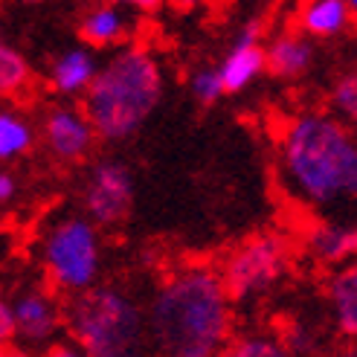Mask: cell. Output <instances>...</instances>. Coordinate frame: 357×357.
<instances>
[{
  "mask_svg": "<svg viewBox=\"0 0 357 357\" xmlns=\"http://www.w3.org/2000/svg\"><path fill=\"white\" fill-rule=\"evenodd\" d=\"M305 247L319 264L328 267L349 264V259H354L357 250V229L354 224L346 221H319L308 229Z\"/></svg>",
  "mask_w": 357,
  "mask_h": 357,
  "instance_id": "obj_15",
  "label": "cell"
},
{
  "mask_svg": "<svg viewBox=\"0 0 357 357\" xmlns=\"http://www.w3.org/2000/svg\"><path fill=\"white\" fill-rule=\"evenodd\" d=\"M134 29L137 24L131 12L114 3H105V0H96L93 6H87L76 24L82 44L91 50H116L134 38Z\"/></svg>",
  "mask_w": 357,
  "mask_h": 357,
  "instance_id": "obj_11",
  "label": "cell"
},
{
  "mask_svg": "<svg viewBox=\"0 0 357 357\" xmlns=\"http://www.w3.org/2000/svg\"><path fill=\"white\" fill-rule=\"evenodd\" d=\"M218 67L224 93H244L250 84L264 76V41H261V21H247L236 41L229 44Z\"/></svg>",
  "mask_w": 357,
  "mask_h": 357,
  "instance_id": "obj_10",
  "label": "cell"
},
{
  "mask_svg": "<svg viewBox=\"0 0 357 357\" xmlns=\"http://www.w3.org/2000/svg\"><path fill=\"white\" fill-rule=\"evenodd\" d=\"M189 93L198 105H204V108L215 105L224 96V84H221V76H218V67L215 64L195 67L189 73Z\"/></svg>",
  "mask_w": 357,
  "mask_h": 357,
  "instance_id": "obj_20",
  "label": "cell"
},
{
  "mask_svg": "<svg viewBox=\"0 0 357 357\" xmlns=\"http://www.w3.org/2000/svg\"><path fill=\"white\" fill-rule=\"evenodd\" d=\"M154 357H215L233 343V299L218 267L189 261L174 267L146 305Z\"/></svg>",
  "mask_w": 357,
  "mask_h": 357,
  "instance_id": "obj_1",
  "label": "cell"
},
{
  "mask_svg": "<svg viewBox=\"0 0 357 357\" xmlns=\"http://www.w3.org/2000/svg\"><path fill=\"white\" fill-rule=\"evenodd\" d=\"M64 328L87 357H154L146 308L116 284H93L70 296Z\"/></svg>",
  "mask_w": 357,
  "mask_h": 357,
  "instance_id": "obj_4",
  "label": "cell"
},
{
  "mask_svg": "<svg viewBox=\"0 0 357 357\" xmlns=\"http://www.w3.org/2000/svg\"><path fill=\"white\" fill-rule=\"evenodd\" d=\"M32 82L26 56L9 41H0V99H17Z\"/></svg>",
  "mask_w": 357,
  "mask_h": 357,
  "instance_id": "obj_18",
  "label": "cell"
},
{
  "mask_svg": "<svg viewBox=\"0 0 357 357\" xmlns=\"http://www.w3.org/2000/svg\"><path fill=\"white\" fill-rule=\"evenodd\" d=\"M96 70H99V59H96V52L91 47H67L61 50L56 59H52L50 64V87L56 91L59 96H70V99H76L87 91V84L93 82L96 76Z\"/></svg>",
  "mask_w": 357,
  "mask_h": 357,
  "instance_id": "obj_14",
  "label": "cell"
},
{
  "mask_svg": "<svg viewBox=\"0 0 357 357\" xmlns=\"http://www.w3.org/2000/svg\"><path fill=\"white\" fill-rule=\"evenodd\" d=\"M331 111L343 122H354L357 116V76L343 73L331 87Z\"/></svg>",
  "mask_w": 357,
  "mask_h": 357,
  "instance_id": "obj_21",
  "label": "cell"
},
{
  "mask_svg": "<svg viewBox=\"0 0 357 357\" xmlns=\"http://www.w3.org/2000/svg\"><path fill=\"white\" fill-rule=\"evenodd\" d=\"M328 302L334 323L343 337L357 334V267L354 264H340L331 279H328Z\"/></svg>",
  "mask_w": 357,
  "mask_h": 357,
  "instance_id": "obj_16",
  "label": "cell"
},
{
  "mask_svg": "<svg viewBox=\"0 0 357 357\" xmlns=\"http://www.w3.org/2000/svg\"><path fill=\"white\" fill-rule=\"evenodd\" d=\"M15 340L26 346H50L59 340L64 331V302L61 294L41 284H29V288L17 291L15 299H9Z\"/></svg>",
  "mask_w": 357,
  "mask_h": 357,
  "instance_id": "obj_9",
  "label": "cell"
},
{
  "mask_svg": "<svg viewBox=\"0 0 357 357\" xmlns=\"http://www.w3.org/2000/svg\"><path fill=\"white\" fill-rule=\"evenodd\" d=\"M102 229L84 212H64L50 221L38 238V261L50 288L61 296H76L99 284L102 276Z\"/></svg>",
  "mask_w": 357,
  "mask_h": 357,
  "instance_id": "obj_5",
  "label": "cell"
},
{
  "mask_svg": "<svg viewBox=\"0 0 357 357\" xmlns=\"http://www.w3.org/2000/svg\"><path fill=\"white\" fill-rule=\"evenodd\" d=\"M21 177H17L15 172L9 169H0V212H6L17 204V198H21Z\"/></svg>",
  "mask_w": 357,
  "mask_h": 357,
  "instance_id": "obj_22",
  "label": "cell"
},
{
  "mask_svg": "<svg viewBox=\"0 0 357 357\" xmlns=\"http://www.w3.org/2000/svg\"><path fill=\"white\" fill-rule=\"evenodd\" d=\"M354 9L346 0H302L296 12V29L311 41H334L351 29Z\"/></svg>",
  "mask_w": 357,
  "mask_h": 357,
  "instance_id": "obj_13",
  "label": "cell"
},
{
  "mask_svg": "<svg viewBox=\"0 0 357 357\" xmlns=\"http://www.w3.org/2000/svg\"><path fill=\"white\" fill-rule=\"evenodd\" d=\"M279 183L305 209L346 206L357 195V142L349 122L305 111L284 122L276 142Z\"/></svg>",
  "mask_w": 357,
  "mask_h": 357,
  "instance_id": "obj_2",
  "label": "cell"
},
{
  "mask_svg": "<svg viewBox=\"0 0 357 357\" xmlns=\"http://www.w3.org/2000/svg\"><path fill=\"white\" fill-rule=\"evenodd\" d=\"M291 247L276 233H256L227 253L218 273L233 302H250L264 296L288 273Z\"/></svg>",
  "mask_w": 357,
  "mask_h": 357,
  "instance_id": "obj_6",
  "label": "cell"
},
{
  "mask_svg": "<svg viewBox=\"0 0 357 357\" xmlns=\"http://www.w3.org/2000/svg\"><path fill=\"white\" fill-rule=\"evenodd\" d=\"M41 357H87V354H84V349H82L79 343H73V340H56V343L44 346Z\"/></svg>",
  "mask_w": 357,
  "mask_h": 357,
  "instance_id": "obj_23",
  "label": "cell"
},
{
  "mask_svg": "<svg viewBox=\"0 0 357 357\" xmlns=\"http://www.w3.org/2000/svg\"><path fill=\"white\" fill-rule=\"evenodd\" d=\"M38 139L59 166H79L96 149V131L79 105L59 102L50 105L41 116Z\"/></svg>",
  "mask_w": 357,
  "mask_h": 357,
  "instance_id": "obj_8",
  "label": "cell"
},
{
  "mask_svg": "<svg viewBox=\"0 0 357 357\" xmlns=\"http://www.w3.org/2000/svg\"><path fill=\"white\" fill-rule=\"evenodd\" d=\"M32 3H56V0H32Z\"/></svg>",
  "mask_w": 357,
  "mask_h": 357,
  "instance_id": "obj_28",
  "label": "cell"
},
{
  "mask_svg": "<svg viewBox=\"0 0 357 357\" xmlns=\"http://www.w3.org/2000/svg\"><path fill=\"white\" fill-rule=\"evenodd\" d=\"M0 357H32L26 349H21V346H3V349H0Z\"/></svg>",
  "mask_w": 357,
  "mask_h": 357,
  "instance_id": "obj_27",
  "label": "cell"
},
{
  "mask_svg": "<svg viewBox=\"0 0 357 357\" xmlns=\"http://www.w3.org/2000/svg\"><path fill=\"white\" fill-rule=\"evenodd\" d=\"M346 3H349L351 9H357V0H346Z\"/></svg>",
  "mask_w": 357,
  "mask_h": 357,
  "instance_id": "obj_29",
  "label": "cell"
},
{
  "mask_svg": "<svg viewBox=\"0 0 357 357\" xmlns=\"http://www.w3.org/2000/svg\"><path fill=\"white\" fill-rule=\"evenodd\" d=\"M134 174L128 163L119 157H99L87 169L84 186H82V206L84 215L99 229H111L128 221L134 206Z\"/></svg>",
  "mask_w": 357,
  "mask_h": 357,
  "instance_id": "obj_7",
  "label": "cell"
},
{
  "mask_svg": "<svg viewBox=\"0 0 357 357\" xmlns=\"http://www.w3.org/2000/svg\"><path fill=\"white\" fill-rule=\"evenodd\" d=\"M317 61V44L299 29H284L264 44V73L276 79H302Z\"/></svg>",
  "mask_w": 357,
  "mask_h": 357,
  "instance_id": "obj_12",
  "label": "cell"
},
{
  "mask_svg": "<svg viewBox=\"0 0 357 357\" xmlns=\"http://www.w3.org/2000/svg\"><path fill=\"white\" fill-rule=\"evenodd\" d=\"M35 142H38L35 122L17 108L3 105L0 108V163L6 166V163L26 157L35 149Z\"/></svg>",
  "mask_w": 357,
  "mask_h": 357,
  "instance_id": "obj_17",
  "label": "cell"
},
{
  "mask_svg": "<svg viewBox=\"0 0 357 357\" xmlns=\"http://www.w3.org/2000/svg\"><path fill=\"white\" fill-rule=\"evenodd\" d=\"M15 340V326H12V311H9V299L0 294V349L9 346Z\"/></svg>",
  "mask_w": 357,
  "mask_h": 357,
  "instance_id": "obj_24",
  "label": "cell"
},
{
  "mask_svg": "<svg viewBox=\"0 0 357 357\" xmlns=\"http://www.w3.org/2000/svg\"><path fill=\"white\" fill-rule=\"evenodd\" d=\"M174 9H181V12H195V9H204L209 0H172Z\"/></svg>",
  "mask_w": 357,
  "mask_h": 357,
  "instance_id": "obj_26",
  "label": "cell"
},
{
  "mask_svg": "<svg viewBox=\"0 0 357 357\" xmlns=\"http://www.w3.org/2000/svg\"><path fill=\"white\" fill-rule=\"evenodd\" d=\"M105 3H114V6H122L128 12H139V15H149V12H157L166 0H105Z\"/></svg>",
  "mask_w": 357,
  "mask_h": 357,
  "instance_id": "obj_25",
  "label": "cell"
},
{
  "mask_svg": "<svg viewBox=\"0 0 357 357\" xmlns=\"http://www.w3.org/2000/svg\"><path fill=\"white\" fill-rule=\"evenodd\" d=\"M215 357H224V354H215Z\"/></svg>",
  "mask_w": 357,
  "mask_h": 357,
  "instance_id": "obj_30",
  "label": "cell"
},
{
  "mask_svg": "<svg viewBox=\"0 0 357 357\" xmlns=\"http://www.w3.org/2000/svg\"><path fill=\"white\" fill-rule=\"evenodd\" d=\"M163 91V64L154 50L128 41L99 64L93 82L82 93V111L91 119L96 139L125 142L146 128Z\"/></svg>",
  "mask_w": 357,
  "mask_h": 357,
  "instance_id": "obj_3",
  "label": "cell"
},
{
  "mask_svg": "<svg viewBox=\"0 0 357 357\" xmlns=\"http://www.w3.org/2000/svg\"><path fill=\"white\" fill-rule=\"evenodd\" d=\"M227 349H229L227 357H294L291 349L284 346L282 334H271V331L244 334L236 343H229Z\"/></svg>",
  "mask_w": 357,
  "mask_h": 357,
  "instance_id": "obj_19",
  "label": "cell"
}]
</instances>
